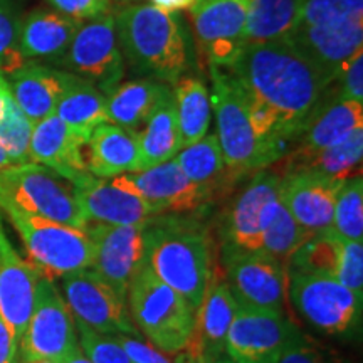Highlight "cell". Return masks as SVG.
<instances>
[{"label": "cell", "mask_w": 363, "mask_h": 363, "mask_svg": "<svg viewBox=\"0 0 363 363\" xmlns=\"http://www.w3.org/2000/svg\"><path fill=\"white\" fill-rule=\"evenodd\" d=\"M229 72L246 93L259 135L283 153L335 81L289 39L246 45Z\"/></svg>", "instance_id": "6da1fadb"}, {"label": "cell", "mask_w": 363, "mask_h": 363, "mask_svg": "<svg viewBox=\"0 0 363 363\" xmlns=\"http://www.w3.org/2000/svg\"><path fill=\"white\" fill-rule=\"evenodd\" d=\"M121 54L138 72L175 83L190 62L187 30L174 12L152 4L123 7L115 16Z\"/></svg>", "instance_id": "7a4b0ae2"}, {"label": "cell", "mask_w": 363, "mask_h": 363, "mask_svg": "<svg viewBox=\"0 0 363 363\" xmlns=\"http://www.w3.org/2000/svg\"><path fill=\"white\" fill-rule=\"evenodd\" d=\"M212 79V110L217 120V140L230 174L259 172L284 155L259 135L242 86L230 72L208 66Z\"/></svg>", "instance_id": "3957f363"}, {"label": "cell", "mask_w": 363, "mask_h": 363, "mask_svg": "<svg viewBox=\"0 0 363 363\" xmlns=\"http://www.w3.org/2000/svg\"><path fill=\"white\" fill-rule=\"evenodd\" d=\"M145 259L163 283L197 311L211 279V242L206 233L184 224L145 227Z\"/></svg>", "instance_id": "277c9868"}, {"label": "cell", "mask_w": 363, "mask_h": 363, "mask_svg": "<svg viewBox=\"0 0 363 363\" xmlns=\"http://www.w3.org/2000/svg\"><path fill=\"white\" fill-rule=\"evenodd\" d=\"M126 305L131 321L158 350L180 353L192 342L195 310L158 278L147 259L131 279Z\"/></svg>", "instance_id": "5b68a950"}, {"label": "cell", "mask_w": 363, "mask_h": 363, "mask_svg": "<svg viewBox=\"0 0 363 363\" xmlns=\"http://www.w3.org/2000/svg\"><path fill=\"white\" fill-rule=\"evenodd\" d=\"M0 208L19 233L29 259L40 276L62 278L93 266V242L86 229L29 214L6 199H0Z\"/></svg>", "instance_id": "8992f818"}, {"label": "cell", "mask_w": 363, "mask_h": 363, "mask_svg": "<svg viewBox=\"0 0 363 363\" xmlns=\"http://www.w3.org/2000/svg\"><path fill=\"white\" fill-rule=\"evenodd\" d=\"M0 199L44 219L78 229L88 225L74 185L39 163H22L0 170Z\"/></svg>", "instance_id": "52a82bcc"}, {"label": "cell", "mask_w": 363, "mask_h": 363, "mask_svg": "<svg viewBox=\"0 0 363 363\" xmlns=\"http://www.w3.org/2000/svg\"><path fill=\"white\" fill-rule=\"evenodd\" d=\"M225 281L239 308L284 315L289 274L283 261L264 251L225 247Z\"/></svg>", "instance_id": "ba28073f"}, {"label": "cell", "mask_w": 363, "mask_h": 363, "mask_svg": "<svg viewBox=\"0 0 363 363\" xmlns=\"http://www.w3.org/2000/svg\"><path fill=\"white\" fill-rule=\"evenodd\" d=\"M57 62L71 74L93 83L108 96L125 74V57L118 44L115 16L110 13L101 19L83 22Z\"/></svg>", "instance_id": "9c48e42d"}, {"label": "cell", "mask_w": 363, "mask_h": 363, "mask_svg": "<svg viewBox=\"0 0 363 363\" xmlns=\"http://www.w3.org/2000/svg\"><path fill=\"white\" fill-rule=\"evenodd\" d=\"M22 360L49 358L59 362L78 347L76 321L52 279L40 276L35 284L34 306L21 338Z\"/></svg>", "instance_id": "30bf717a"}, {"label": "cell", "mask_w": 363, "mask_h": 363, "mask_svg": "<svg viewBox=\"0 0 363 363\" xmlns=\"http://www.w3.org/2000/svg\"><path fill=\"white\" fill-rule=\"evenodd\" d=\"M247 0H195L189 9L199 51L208 66L230 69L246 48Z\"/></svg>", "instance_id": "8fae6325"}, {"label": "cell", "mask_w": 363, "mask_h": 363, "mask_svg": "<svg viewBox=\"0 0 363 363\" xmlns=\"http://www.w3.org/2000/svg\"><path fill=\"white\" fill-rule=\"evenodd\" d=\"M289 296L298 311L326 333H345L362 313V296L325 274H289Z\"/></svg>", "instance_id": "7c38bea8"}, {"label": "cell", "mask_w": 363, "mask_h": 363, "mask_svg": "<svg viewBox=\"0 0 363 363\" xmlns=\"http://www.w3.org/2000/svg\"><path fill=\"white\" fill-rule=\"evenodd\" d=\"M62 289L74 321L104 335L136 333L126 299L91 267L62 276Z\"/></svg>", "instance_id": "4fadbf2b"}, {"label": "cell", "mask_w": 363, "mask_h": 363, "mask_svg": "<svg viewBox=\"0 0 363 363\" xmlns=\"http://www.w3.org/2000/svg\"><path fill=\"white\" fill-rule=\"evenodd\" d=\"M86 233L94 251L91 269L126 299L131 279L145 262V227L88 222Z\"/></svg>", "instance_id": "5bb4252c"}, {"label": "cell", "mask_w": 363, "mask_h": 363, "mask_svg": "<svg viewBox=\"0 0 363 363\" xmlns=\"http://www.w3.org/2000/svg\"><path fill=\"white\" fill-rule=\"evenodd\" d=\"M298 328L284 315L239 308L225 337V355L234 363H274Z\"/></svg>", "instance_id": "9a60e30c"}, {"label": "cell", "mask_w": 363, "mask_h": 363, "mask_svg": "<svg viewBox=\"0 0 363 363\" xmlns=\"http://www.w3.org/2000/svg\"><path fill=\"white\" fill-rule=\"evenodd\" d=\"M118 187L143 199L158 214L190 212L208 201V195L182 172L175 158L135 174L111 179Z\"/></svg>", "instance_id": "2e32d148"}, {"label": "cell", "mask_w": 363, "mask_h": 363, "mask_svg": "<svg viewBox=\"0 0 363 363\" xmlns=\"http://www.w3.org/2000/svg\"><path fill=\"white\" fill-rule=\"evenodd\" d=\"M281 206V177L259 170L240 192L227 217L229 244L247 251H259L262 230Z\"/></svg>", "instance_id": "e0dca14e"}, {"label": "cell", "mask_w": 363, "mask_h": 363, "mask_svg": "<svg viewBox=\"0 0 363 363\" xmlns=\"http://www.w3.org/2000/svg\"><path fill=\"white\" fill-rule=\"evenodd\" d=\"M71 184L74 185L76 197L88 222L147 227L160 216L143 199L118 187L111 179H98L84 172Z\"/></svg>", "instance_id": "ac0fdd59"}, {"label": "cell", "mask_w": 363, "mask_h": 363, "mask_svg": "<svg viewBox=\"0 0 363 363\" xmlns=\"http://www.w3.org/2000/svg\"><path fill=\"white\" fill-rule=\"evenodd\" d=\"M342 182L330 177L294 172L281 175V199L299 225L313 234H321L333 222L335 199Z\"/></svg>", "instance_id": "d6986e66"}, {"label": "cell", "mask_w": 363, "mask_h": 363, "mask_svg": "<svg viewBox=\"0 0 363 363\" xmlns=\"http://www.w3.org/2000/svg\"><path fill=\"white\" fill-rule=\"evenodd\" d=\"M40 272L9 242L0 220V316L21 342L34 306Z\"/></svg>", "instance_id": "ffe728a7"}, {"label": "cell", "mask_w": 363, "mask_h": 363, "mask_svg": "<svg viewBox=\"0 0 363 363\" xmlns=\"http://www.w3.org/2000/svg\"><path fill=\"white\" fill-rule=\"evenodd\" d=\"M238 310L239 306L227 281L212 271L201 306L195 311V326L189 350L201 353L206 362L225 355L227 331Z\"/></svg>", "instance_id": "44dd1931"}, {"label": "cell", "mask_w": 363, "mask_h": 363, "mask_svg": "<svg viewBox=\"0 0 363 363\" xmlns=\"http://www.w3.org/2000/svg\"><path fill=\"white\" fill-rule=\"evenodd\" d=\"M6 79L22 113L33 123H38L56 113L57 104L74 79V74L56 67L26 62Z\"/></svg>", "instance_id": "7402d4cb"}, {"label": "cell", "mask_w": 363, "mask_h": 363, "mask_svg": "<svg viewBox=\"0 0 363 363\" xmlns=\"http://www.w3.org/2000/svg\"><path fill=\"white\" fill-rule=\"evenodd\" d=\"M299 52L337 78L348 59L363 51V22L338 26H298L288 38Z\"/></svg>", "instance_id": "603a6c76"}, {"label": "cell", "mask_w": 363, "mask_h": 363, "mask_svg": "<svg viewBox=\"0 0 363 363\" xmlns=\"http://www.w3.org/2000/svg\"><path fill=\"white\" fill-rule=\"evenodd\" d=\"M83 147L84 143L79 136L72 133L54 113L34 123L29 155L33 163L48 167L72 182L78 175L88 172Z\"/></svg>", "instance_id": "cb8c5ba5"}, {"label": "cell", "mask_w": 363, "mask_h": 363, "mask_svg": "<svg viewBox=\"0 0 363 363\" xmlns=\"http://www.w3.org/2000/svg\"><path fill=\"white\" fill-rule=\"evenodd\" d=\"M358 130H363V103L338 99L316 106L296 140L293 155H311L342 143ZM286 155V153H284Z\"/></svg>", "instance_id": "d4e9b609"}, {"label": "cell", "mask_w": 363, "mask_h": 363, "mask_svg": "<svg viewBox=\"0 0 363 363\" xmlns=\"http://www.w3.org/2000/svg\"><path fill=\"white\" fill-rule=\"evenodd\" d=\"M83 22L65 13L38 9L21 21L19 48L27 62L35 59L59 61L69 48Z\"/></svg>", "instance_id": "484cf974"}, {"label": "cell", "mask_w": 363, "mask_h": 363, "mask_svg": "<svg viewBox=\"0 0 363 363\" xmlns=\"http://www.w3.org/2000/svg\"><path fill=\"white\" fill-rule=\"evenodd\" d=\"M86 145L89 150L86 167L91 175L98 179H113L138 172V131L103 123L91 133Z\"/></svg>", "instance_id": "4316f807"}, {"label": "cell", "mask_w": 363, "mask_h": 363, "mask_svg": "<svg viewBox=\"0 0 363 363\" xmlns=\"http://www.w3.org/2000/svg\"><path fill=\"white\" fill-rule=\"evenodd\" d=\"M172 93L157 79H136L118 84L106 96L108 123L136 131Z\"/></svg>", "instance_id": "83f0119b"}, {"label": "cell", "mask_w": 363, "mask_h": 363, "mask_svg": "<svg viewBox=\"0 0 363 363\" xmlns=\"http://www.w3.org/2000/svg\"><path fill=\"white\" fill-rule=\"evenodd\" d=\"M303 0H247L246 45L291 38L301 24Z\"/></svg>", "instance_id": "f1b7e54d"}, {"label": "cell", "mask_w": 363, "mask_h": 363, "mask_svg": "<svg viewBox=\"0 0 363 363\" xmlns=\"http://www.w3.org/2000/svg\"><path fill=\"white\" fill-rule=\"evenodd\" d=\"M362 157H363V130L343 140L335 147L325 148L311 155H284V174L294 172H311V174L325 175L335 180H347L350 177L362 175ZM281 177V175H279Z\"/></svg>", "instance_id": "f546056e"}, {"label": "cell", "mask_w": 363, "mask_h": 363, "mask_svg": "<svg viewBox=\"0 0 363 363\" xmlns=\"http://www.w3.org/2000/svg\"><path fill=\"white\" fill-rule=\"evenodd\" d=\"M56 115L86 145L99 125L108 123L106 96L93 83L74 76L57 104Z\"/></svg>", "instance_id": "4dcf8cb0"}, {"label": "cell", "mask_w": 363, "mask_h": 363, "mask_svg": "<svg viewBox=\"0 0 363 363\" xmlns=\"http://www.w3.org/2000/svg\"><path fill=\"white\" fill-rule=\"evenodd\" d=\"M138 172L148 170L163 162L172 160L182 150L174 94L172 93L163 99L160 106L153 111V115L143 125L142 133H138Z\"/></svg>", "instance_id": "1f68e13d"}, {"label": "cell", "mask_w": 363, "mask_h": 363, "mask_svg": "<svg viewBox=\"0 0 363 363\" xmlns=\"http://www.w3.org/2000/svg\"><path fill=\"white\" fill-rule=\"evenodd\" d=\"M174 103L182 148L203 138L212 116V99L207 86L194 76H182L174 83Z\"/></svg>", "instance_id": "d6a6232c"}, {"label": "cell", "mask_w": 363, "mask_h": 363, "mask_svg": "<svg viewBox=\"0 0 363 363\" xmlns=\"http://www.w3.org/2000/svg\"><path fill=\"white\" fill-rule=\"evenodd\" d=\"M177 163L194 184H197L208 197L227 172L224 155L216 133H208L177 153Z\"/></svg>", "instance_id": "836d02e7"}, {"label": "cell", "mask_w": 363, "mask_h": 363, "mask_svg": "<svg viewBox=\"0 0 363 363\" xmlns=\"http://www.w3.org/2000/svg\"><path fill=\"white\" fill-rule=\"evenodd\" d=\"M330 234L340 239L363 242V179L350 177L340 184L335 199Z\"/></svg>", "instance_id": "e575fe53"}, {"label": "cell", "mask_w": 363, "mask_h": 363, "mask_svg": "<svg viewBox=\"0 0 363 363\" xmlns=\"http://www.w3.org/2000/svg\"><path fill=\"white\" fill-rule=\"evenodd\" d=\"M313 235L316 234L306 230L305 227H301L294 220V217L289 214L283 199H281L279 208L272 216L266 229L262 230L259 251L271 254V256H274L276 259L283 261L286 264L289 257L293 256V252L301 247L306 240H310Z\"/></svg>", "instance_id": "d590c367"}, {"label": "cell", "mask_w": 363, "mask_h": 363, "mask_svg": "<svg viewBox=\"0 0 363 363\" xmlns=\"http://www.w3.org/2000/svg\"><path fill=\"white\" fill-rule=\"evenodd\" d=\"M34 123L27 118L13 99L9 84L4 91V110L0 115V147L16 165L30 163L29 145Z\"/></svg>", "instance_id": "8d00e7d4"}, {"label": "cell", "mask_w": 363, "mask_h": 363, "mask_svg": "<svg viewBox=\"0 0 363 363\" xmlns=\"http://www.w3.org/2000/svg\"><path fill=\"white\" fill-rule=\"evenodd\" d=\"M338 259V238L326 233L313 235L288 259L289 274H325L333 278Z\"/></svg>", "instance_id": "74e56055"}, {"label": "cell", "mask_w": 363, "mask_h": 363, "mask_svg": "<svg viewBox=\"0 0 363 363\" xmlns=\"http://www.w3.org/2000/svg\"><path fill=\"white\" fill-rule=\"evenodd\" d=\"M348 22H363V0H303V26H338Z\"/></svg>", "instance_id": "f35d334b"}, {"label": "cell", "mask_w": 363, "mask_h": 363, "mask_svg": "<svg viewBox=\"0 0 363 363\" xmlns=\"http://www.w3.org/2000/svg\"><path fill=\"white\" fill-rule=\"evenodd\" d=\"M21 19L9 0H0V74H9L26 65L19 48Z\"/></svg>", "instance_id": "ab89813d"}, {"label": "cell", "mask_w": 363, "mask_h": 363, "mask_svg": "<svg viewBox=\"0 0 363 363\" xmlns=\"http://www.w3.org/2000/svg\"><path fill=\"white\" fill-rule=\"evenodd\" d=\"M76 331L79 348L93 363H131L115 335L98 333L79 321H76Z\"/></svg>", "instance_id": "60d3db41"}, {"label": "cell", "mask_w": 363, "mask_h": 363, "mask_svg": "<svg viewBox=\"0 0 363 363\" xmlns=\"http://www.w3.org/2000/svg\"><path fill=\"white\" fill-rule=\"evenodd\" d=\"M333 278L363 296V242L338 238V259Z\"/></svg>", "instance_id": "b9f144b4"}, {"label": "cell", "mask_w": 363, "mask_h": 363, "mask_svg": "<svg viewBox=\"0 0 363 363\" xmlns=\"http://www.w3.org/2000/svg\"><path fill=\"white\" fill-rule=\"evenodd\" d=\"M333 83H338L335 98L363 103V51L340 67Z\"/></svg>", "instance_id": "7bdbcfd3"}, {"label": "cell", "mask_w": 363, "mask_h": 363, "mask_svg": "<svg viewBox=\"0 0 363 363\" xmlns=\"http://www.w3.org/2000/svg\"><path fill=\"white\" fill-rule=\"evenodd\" d=\"M54 11L79 22L101 19L111 13V0H45Z\"/></svg>", "instance_id": "ee69618b"}, {"label": "cell", "mask_w": 363, "mask_h": 363, "mask_svg": "<svg viewBox=\"0 0 363 363\" xmlns=\"http://www.w3.org/2000/svg\"><path fill=\"white\" fill-rule=\"evenodd\" d=\"M115 338L125 348L131 363H174L165 352L158 350L152 343L131 337V335H115Z\"/></svg>", "instance_id": "f6af8a7d"}, {"label": "cell", "mask_w": 363, "mask_h": 363, "mask_svg": "<svg viewBox=\"0 0 363 363\" xmlns=\"http://www.w3.org/2000/svg\"><path fill=\"white\" fill-rule=\"evenodd\" d=\"M274 363H325L321 360L320 353L308 343V340L303 337L301 331L289 340L288 345L279 353L278 360Z\"/></svg>", "instance_id": "bcb514c9"}, {"label": "cell", "mask_w": 363, "mask_h": 363, "mask_svg": "<svg viewBox=\"0 0 363 363\" xmlns=\"http://www.w3.org/2000/svg\"><path fill=\"white\" fill-rule=\"evenodd\" d=\"M19 340L11 326L0 316V363H16Z\"/></svg>", "instance_id": "7dc6e473"}, {"label": "cell", "mask_w": 363, "mask_h": 363, "mask_svg": "<svg viewBox=\"0 0 363 363\" xmlns=\"http://www.w3.org/2000/svg\"><path fill=\"white\" fill-rule=\"evenodd\" d=\"M152 6H155L162 11L167 12H180V11H189L194 6L195 0H150Z\"/></svg>", "instance_id": "c3c4849f"}, {"label": "cell", "mask_w": 363, "mask_h": 363, "mask_svg": "<svg viewBox=\"0 0 363 363\" xmlns=\"http://www.w3.org/2000/svg\"><path fill=\"white\" fill-rule=\"evenodd\" d=\"M174 363H206V360H203L201 353L185 348L184 352L179 353V357H177V360Z\"/></svg>", "instance_id": "681fc988"}, {"label": "cell", "mask_w": 363, "mask_h": 363, "mask_svg": "<svg viewBox=\"0 0 363 363\" xmlns=\"http://www.w3.org/2000/svg\"><path fill=\"white\" fill-rule=\"evenodd\" d=\"M57 363H93V362H91L89 358L84 355L83 350H81L79 345H78L74 350L67 353V355L65 358H61V360H59Z\"/></svg>", "instance_id": "f907efd6"}, {"label": "cell", "mask_w": 363, "mask_h": 363, "mask_svg": "<svg viewBox=\"0 0 363 363\" xmlns=\"http://www.w3.org/2000/svg\"><path fill=\"white\" fill-rule=\"evenodd\" d=\"M13 165H16V163L12 162V158L7 155L6 150L0 147V170L9 169V167H13Z\"/></svg>", "instance_id": "816d5d0a"}, {"label": "cell", "mask_w": 363, "mask_h": 363, "mask_svg": "<svg viewBox=\"0 0 363 363\" xmlns=\"http://www.w3.org/2000/svg\"><path fill=\"white\" fill-rule=\"evenodd\" d=\"M7 88V79L6 76L0 74V115H2V110H4V91Z\"/></svg>", "instance_id": "f5cc1de1"}, {"label": "cell", "mask_w": 363, "mask_h": 363, "mask_svg": "<svg viewBox=\"0 0 363 363\" xmlns=\"http://www.w3.org/2000/svg\"><path fill=\"white\" fill-rule=\"evenodd\" d=\"M206 363H234V362L230 360V358L227 355H222V357H217V358H214V360L206 362Z\"/></svg>", "instance_id": "db71d44e"}, {"label": "cell", "mask_w": 363, "mask_h": 363, "mask_svg": "<svg viewBox=\"0 0 363 363\" xmlns=\"http://www.w3.org/2000/svg\"><path fill=\"white\" fill-rule=\"evenodd\" d=\"M24 363H57V362L49 360V358H33V360H24Z\"/></svg>", "instance_id": "11a10c76"}]
</instances>
